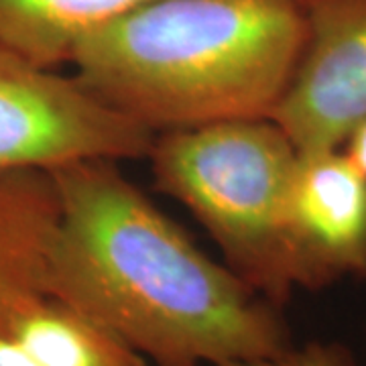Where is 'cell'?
Here are the masks:
<instances>
[{
	"instance_id": "1",
	"label": "cell",
	"mask_w": 366,
	"mask_h": 366,
	"mask_svg": "<svg viewBox=\"0 0 366 366\" xmlns=\"http://www.w3.org/2000/svg\"><path fill=\"white\" fill-rule=\"evenodd\" d=\"M49 175L57 204L43 273L49 295L153 366H222L293 344L281 307L199 249L120 161H79Z\"/></svg>"
},
{
	"instance_id": "6",
	"label": "cell",
	"mask_w": 366,
	"mask_h": 366,
	"mask_svg": "<svg viewBox=\"0 0 366 366\" xmlns=\"http://www.w3.org/2000/svg\"><path fill=\"white\" fill-rule=\"evenodd\" d=\"M287 238L295 289L366 281V175L342 149L300 153Z\"/></svg>"
},
{
	"instance_id": "4",
	"label": "cell",
	"mask_w": 366,
	"mask_h": 366,
	"mask_svg": "<svg viewBox=\"0 0 366 366\" xmlns=\"http://www.w3.org/2000/svg\"><path fill=\"white\" fill-rule=\"evenodd\" d=\"M155 132L114 110L76 76L0 43V177L79 161L149 155Z\"/></svg>"
},
{
	"instance_id": "5",
	"label": "cell",
	"mask_w": 366,
	"mask_h": 366,
	"mask_svg": "<svg viewBox=\"0 0 366 366\" xmlns=\"http://www.w3.org/2000/svg\"><path fill=\"white\" fill-rule=\"evenodd\" d=\"M305 41L271 120L300 153L342 149L366 118V0H301Z\"/></svg>"
},
{
	"instance_id": "3",
	"label": "cell",
	"mask_w": 366,
	"mask_h": 366,
	"mask_svg": "<svg viewBox=\"0 0 366 366\" xmlns=\"http://www.w3.org/2000/svg\"><path fill=\"white\" fill-rule=\"evenodd\" d=\"M155 185L208 230L224 262L283 307L291 273L287 204L300 151L271 118L161 132L149 151Z\"/></svg>"
},
{
	"instance_id": "11",
	"label": "cell",
	"mask_w": 366,
	"mask_h": 366,
	"mask_svg": "<svg viewBox=\"0 0 366 366\" xmlns=\"http://www.w3.org/2000/svg\"><path fill=\"white\" fill-rule=\"evenodd\" d=\"M342 151L366 175V118L360 120L358 127L348 134L346 143L342 144Z\"/></svg>"
},
{
	"instance_id": "9",
	"label": "cell",
	"mask_w": 366,
	"mask_h": 366,
	"mask_svg": "<svg viewBox=\"0 0 366 366\" xmlns=\"http://www.w3.org/2000/svg\"><path fill=\"white\" fill-rule=\"evenodd\" d=\"M149 0H0V43L43 67L66 66L84 37Z\"/></svg>"
},
{
	"instance_id": "7",
	"label": "cell",
	"mask_w": 366,
	"mask_h": 366,
	"mask_svg": "<svg viewBox=\"0 0 366 366\" xmlns=\"http://www.w3.org/2000/svg\"><path fill=\"white\" fill-rule=\"evenodd\" d=\"M57 204L49 173L0 177V327L33 293L45 291V252Z\"/></svg>"
},
{
	"instance_id": "2",
	"label": "cell",
	"mask_w": 366,
	"mask_h": 366,
	"mask_svg": "<svg viewBox=\"0 0 366 366\" xmlns=\"http://www.w3.org/2000/svg\"><path fill=\"white\" fill-rule=\"evenodd\" d=\"M303 41L301 0H149L84 37L67 66L161 134L271 118Z\"/></svg>"
},
{
	"instance_id": "10",
	"label": "cell",
	"mask_w": 366,
	"mask_h": 366,
	"mask_svg": "<svg viewBox=\"0 0 366 366\" xmlns=\"http://www.w3.org/2000/svg\"><path fill=\"white\" fill-rule=\"evenodd\" d=\"M222 366H358L352 352L338 342H307L291 344L281 352L249 360H234Z\"/></svg>"
},
{
	"instance_id": "8",
	"label": "cell",
	"mask_w": 366,
	"mask_h": 366,
	"mask_svg": "<svg viewBox=\"0 0 366 366\" xmlns=\"http://www.w3.org/2000/svg\"><path fill=\"white\" fill-rule=\"evenodd\" d=\"M11 332L45 366H153L104 324L47 291L23 301Z\"/></svg>"
}]
</instances>
